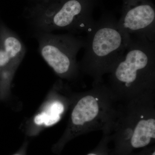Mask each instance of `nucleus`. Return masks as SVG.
I'll list each match as a JSON object with an SVG mask.
<instances>
[{"mask_svg":"<svg viewBox=\"0 0 155 155\" xmlns=\"http://www.w3.org/2000/svg\"><path fill=\"white\" fill-rule=\"evenodd\" d=\"M86 33L84 54L78 67L93 78L97 84L121 60L131 37L120 28L116 16L109 12L104 13Z\"/></svg>","mask_w":155,"mask_h":155,"instance_id":"1","label":"nucleus"},{"mask_svg":"<svg viewBox=\"0 0 155 155\" xmlns=\"http://www.w3.org/2000/svg\"><path fill=\"white\" fill-rule=\"evenodd\" d=\"M98 1L45 0L34 3L25 17L35 31L87 33L95 22L93 14Z\"/></svg>","mask_w":155,"mask_h":155,"instance_id":"2","label":"nucleus"},{"mask_svg":"<svg viewBox=\"0 0 155 155\" xmlns=\"http://www.w3.org/2000/svg\"><path fill=\"white\" fill-rule=\"evenodd\" d=\"M110 73L112 91L125 95L152 91L155 87V41L131 37L124 55Z\"/></svg>","mask_w":155,"mask_h":155,"instance_id":"3","label":"nucleus"},{"mask_svg":"<svg viewBox=\"0 0 155 155\" xmlns=\"http://www.w3.org/2000/svg\"><path fill=\"white\" fill-rule=\"evenodd\" d=\"M42 58L56 74L62 78L71 79L79 71L77 56L84 47L85 38L67 32L35 31Z\"/></svg>","mask_w":155,"mask_h":155,"instance_id":"4","label":"nucleus"},{"mask_svg":"<svg viewBox=\"0 0 155 155\" xmlns=\"http://www.w3.org/2000/svg\"><path fill=\"white\" fill-rule=\"evenodd\" d=\"M118 22L130 37L155 41V8L151 0H122Z\"/></svg>","mask_w":155,"mask_h":155,"instance_id":"5","label":"nucleus"},{"mask_svg":"<svg viewBox=\"0 0 155 155\" xmlns=\"http://www.w3.org/2000/svg\"><path fill=\"white\" fill-rule=\"evenodd\" d=\"M114 139L115 147L109 155H126L134 150L148 147L154 142L155 119L153 116H141L131 127Z\"/></svg>","mask_w":155,"mask_h":155,"instance_id":"6","label":"nucleus"},{"mask_svg":"<svg viewBox=\"0 0 155 155\" xmlns=\"http://www.w3.org/2000/svg\"><path fill=\"white\" fill-rule=\"evenodd\" d=\"M91 91L85 93L75 104L70 116V124L75 132L73 136L96 123L104 112L102 100L97 97L99 89L97 84Z\"/></svg>","mask_w":155,"mask_h":155,"instance_id":"7","label":"nucleus"},{"mask_svg":"<svg viewBox=\"0 0 155 155\" xmlns=\"http://www.w3.org/2000/svg\"><path fill=\"white\" fill-rule=\"evenodd\" d=\"M0 46L7 53L12 64L18 67L25 57L26 48L18 35L1 20Z\"/></svg>","mask_w":155,"mask_h":155,"instance_id":"8","label":"nucleus"},{"mask_svg":"<svg viewBox=\"0 0 155 155\" xmlns=\"http://www.w3.org/2000/svg\"><path fill=\"white\" fill-rule=\"evenodd\" d=\"M64 110V106L56 101L50 103L44 111L35 117V122L37 125L50 126L57 123L61 118Z\"/></svg>","mask_w":155,"mask_h":155,"instance_id":"9","label":"nucleus"},{"mask_svg":"<svg viewBox=\"0 0 155 155\" xmlns=\"http://www.w3.org/2000/svg\"><path fill=\"white\" fill-rule=\"evenodd\" d=\"M108 142L109 140L105 138L100 143L95 149L86 155H109L110 151L107 147Z\"/></svg>","mask_w":155,"mask_h":155,"instance_id":"10","label":"nucleus"},{"mask_svg":"<svg viewBox=\"0 0 155 155\" xmlns=\"http://www.w3.org/2000/svg\"><path fill=\"white\" fill-rule=\"evenodd\" d=\"M12 66L17 67L12 64L7 53L0 46V71Z\"/></svg>","mask_w":155,"mask_h":155,"instance_id":"11","label":"nucleus"},{"mask_svg":"<svg viewBox=\"0 0 155 155\" xmlns=\"http://www.w3.org/2000/svg\"><path fill=\"white\" fill-rule=\"evenodd\" d=\"M126 155H155V147H148L139 152H132Z\"/></svg>","mask_w":155,"mask_h":155,"instance_id":"12","label":"nucleus"},{"mask_svg":"<svg viewBox=\"0 0 155 155\" xmlns=\"http://www.w3.org/2000/svg\"><path fill=\"white\" fill-rule=\"evenodd\" d=\"M45 0H33L34 3L38 2H42Z\"/></svg>","mask_w":155,"mask_h":155,"instance_id":"13","label":"nucleus"},{"mask_svg":"<svg viewBox=\"0 0 155 155\" xmlns=\"http://www.w3.org/2000/svg\"><path fill=\"white\" fill-rule=\"evenodd\" d=\"M13 155H24L23 154H22V153L19 152L16 153L14 154Z\"/></svg>","mask_w":155,"mask_h":155,"instance_id":"14","label":"nucleus"}]
</instances>
